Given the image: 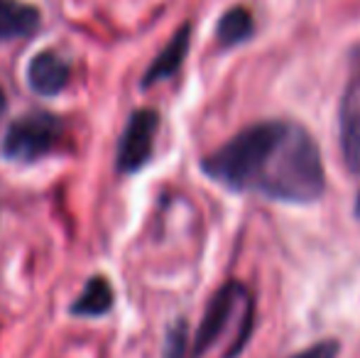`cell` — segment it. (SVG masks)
I'll return each mask as SVG.
<instances>
[{"mask_svg": "<svg viewBox=\"0 0 360 358\" xmlns=\"http://www.w3.org/2000/svg\"><path fill=\"white\" fill-rule=\"evenodd\" d=\"M5 113V94H3V89H0V115Z\"/></svg>", "mask_w": 360, "mask_h": 358, "instance_id": "cell-12", "label": "cell"}, {"mask_svg": "<svg viewBox=\"0 0 360 358\" xmlns=\"http://www.w3.org/2000/svg\"><path fill=\"white\" fill-rule=\"evenodd\" d=\"M27 82L39 96H54L69 84V64L59 54L42 52L30 62Z\"/></svg>", "mask_w": 360, "mask_h": 358, "instance_id": "cell-6", "label": "cell"}, {"mask_svg": "<svg viewBox=\"0 0 360 358\" xmlns=\"http://www.w3.org/2000/svg\"><path fill=\"white\" fill-rule=\"evenodd\" d=\"M252 329V297L238 282L221 287L214 302L209 305L204 321H201L199 336H196L194 354H204L211 346L218 344L226 334H231L233 354L231 358L243 349L248 334Z\"/></svg>", "mask_w": 360, "mask_h": 358, "instance_id": "cell-2", "label": "cell"}, {"mask_svg": "<svg viewBox=\"0 0 360 358\" xmlns=\"http://www.w3.org/2000/svg\"><path fill=\"white\" fill-rule=\"evenodd\" d=\"M341 153L348 172L360 177V77H353L343 91L341 108Z\"/></svg>", "mask_w": 360, "mask_h": 358, "instance_id": "cell-5", "label": "cell"}, {"mask_svg": "<svg viewBox=\"0 0 360 358\" xmlns=\"http://www.w3.org/2000/svg\"><path fill=\"white\" fill-rule=\"evenodd\" d=\"M338 351H341V346L333 339H328V341H319V344L309 346V349H304L302 354H297L292 358H336Z\"/></svg>", "mask_w": 360, "mask_h": 358, "instance_id": "cell-11", "label": "cell"}, {"mask_svg": "<svg viewBox=\"0 0 360 358\" xmlns=\"http://www.w3.org/2000/svg\"><path fill=\"white\" fill-rule=\"evenodd\" d=\"M255 25H252V15L245 8H233L218 23V42L223 47H233V44L245 42L252 34Z\"/></svg>", "mask_w": 360, "mask_h": 358, "instance_id": "cell-10", "label": "cell"}, {"mask_svg": "<svg viewBox=\"0 0 360 358\" xmlns=\"http://www.w3.org/2000/svg\"><path fill=\"white\" fill-rule=\"evenodd\" d=\"M204 170L233 191L289 204H311L326 189L321 153L309 130L292 120H265L240 130L204 160Z\"/></svg>", "mask_w": 360, "mask_h": 358, "instance_id": "cell-1", "label": "cell"}, {"mask_svg": "<svg viewBox=\"0 0 360 358\" xmlns=\"http://www.w3.org/2000/svg\"><path fill=\"white\" fill-rule=\"evenodd\" d=\"M356 211H358V216H360V194H358V201H356Z\"/></svg>", "mask_w": 360, "mask_h": 358, "instance_id": "cell-13", "label": "cell"}, {"mask_svg": "<svg viewBox=\"0 0 360 358\" xmlns=\"http://www.w3.org/2000/svg\"><path fill=\"white\" fill-rule=\"evenodd\" d=\"M157 125H160V118L155 110H138L130 115L118 148V167L123 172H135L147 165V160L152 158V148H155Z\"/></svg>", "mask_w": 360, "mask_h": 358, "instance_id": "cell-4", "label": "cell"}, {"mask_svg": "<svg viewBox=\"0 0 360 358\" xmlns=\"http://www.w3.org/2000/svg\"><path fill=\"white\" fill-rule=\"evenodd\" d=\"M62 120L52 113H27L15 120L3 140V153L8 160L32 162L47 155L62 138Z\"/></svg>", "mask_w": 360, "mask_h": 358, "instance_id": "cell-3", "label": "cell"}, {"mask_svg": "<svg viewBox=\"0 0 360 358\" xmlns=\"http://www.w3.org/2000/svg\"><path fill=\"white\" fill-rule=\"evenodd\" d=\"M186 49H189V27H181L179 32L174 34V39L165 47V52H162L160 57L155 59V64L150 67V72H147V77H145V87L147 84L160 82V79H169L172 74L181 67Z\"/></svg>", "mask_w": 360, "mask_h": 358, "instance_id": "cell-8", "label": "cell"}, {"mask_svg": "<svg viewBox=\"0 0 360 358\" xmlns=\"http://www.w3.org/2000/svg\"><path fill=\"white\" fill-rule=\"evenodd\" d=\"M39 13L20 0H0V42L22 39L37 32Z\"/></svg>", "mask_w": 360, "mask_h": 358, "instance_id": "cell-7", "label": "cell"}, {"mask_svg": "<svg viewBox=\"0 0 360 358\" xmlns=\"http://www.w3.org/2000/svg\"><path fill=\"white\" fill-rule=\"evenodd\" d=\"M110 305H113V290H110V285L103 277H94L84 287L79 300L72 305V312L79 317H101L110 309Z\"/></svg>", "mask_w": 360, "mask_h": 358, "instance_id": "cell-9", "label": "cell"}]
</instances>
